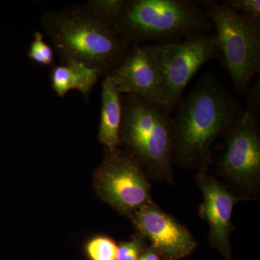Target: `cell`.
<instances>
[{"instance_id": "obj_1", "label": "cell", "mask_w": 260, "mask_h": 260, "mask_svg": "<svg viewBox=\"0 0 260 260\" xmlns=\"http://www.w3.org/2000/svg\"><path fill=\"white\" fill-rule=\"evenodd\" d=\"M242 109L215 75H205L172 117L173 162L184 169H208L214 141Z\"/></svg>"}, {"instance_id": "obj_2", "label": "cell", "mask_w": 260, "mask_h": 260, "mask_svg": "<svg viewBox=\"0 0 260 260\" xmlns=\"http://www.w3.org/2000/svg\"><path fill=\"white\" fill-rule=\"evenodd\" d=\"M41 22L61 64L82 63L104 78L131 48L85 5L49 10L42 15Z\"/></svg>"}, {"instance_id": "obj_3", "label": "cell", "mask_w": 260, "mask_h": 260, "mask_svg": "<svg viewBox=\"0 0 260 260\" xmlns=\"http://www.w3.org/2000/svg\"><path fill=\"white\" fill-rule=\"evenodd\" d=\"M205 2L191 0H125L112 30L128 45L177 42L209 32L213 24Z\"/></svg>"}, {"instance_id": "obj_4", "label": "cell", "mask_w": 260, "mask_h": 260, "mask_svg": "<svg viewBox=\"0 0 260 260\" xmlns=\"http://www.w3.org/2000/svg\"><path fill=\"white\" fill-rule=\"evenodd\" d=\"M119 145L134 157L148 177L173 183L174 134L172 117L158 103L121 94Z\"/></svg>"}, {"instance_id": "obj_5", "label": "cell", "mask_w": 260, "mask_h": 260, "mask_svg": "<svg viewBox=\"0 0 260 260\" xmlns=\"http://www.w3.org/2000/svg\"><path fill=\"white\" fill-rule=\"evenodd\" d=\"M260 83L248 93L247 105L225 130V149L217 172L246 200L254 199L260 189Z\"/></svg>"}, {"instance_id": "obj_6", "label": "cell", "mask_w": 260, "mask_h": 260, "mask_svg": "<svg viewBox=\"0 0 260 260\" xmlns=\"http://www.w3.org/2000/svg\"><path fill=\"white\" fill-rule=\"evenodd\" d=\"M204 9L216 29L223 61L239 95L248 94L251 80L260 70V23L241 15L230 6L205 2Z\"/></svg>"}, {"instance_id": "obj_7", "label": "cell", "mask_w": 260, "mask_h": 260, "mask_svg": "<svg viewBox=\"0 0 260 260\" xmlns=\"http://www.w3.org/2000/svg\"><path fill=\"white\" fill-rule=\"evenodd\" d=\"M161 83L162 106L172 114L192 77L208 61L220 59L215 34L148 45Z\"/></svg>"}, {"instance_id": "obj_8", "label": "cell", "mask_w": 260, "mask_h": 260, "mask_svg": "<svg viewBox=\"0 0 260 260\" xmlns=\"http://www.w3.org/2000/svg\"><path fill=\"white\" fill-rule=\"evenodd\" d=\"M95 184L103 199L130 217L152 200L144 169L134 157L119 148L107 152L95 174Z\"/></svg>"}, {"instance_id": "obj_9", "label": "cell", "mask_w": 260, "mask_h": 260, "mask_svg": "<svg viewBox=\"0 0 260 260\" xmlns=\"http://www.w3.org/2000/svg\"><path fill=\"white\" fill-rule=\"evenodd\" d=\"M138 232L165 260H179L196 249L197 242L189 231L172 215L151 200L131 216Z\"/></svg>"}, {"instance_id": "obj_10", "label": "cell", "mask_w": 260, "mask_h": 260, "mask_svg": "<svg viewBox=\"0 0 260 260\" xmlns=\"http://www.w3.org/2000/svg\"><path fill=\"white\" fill-rule=\"evenodd\" d=\"M195 180L203 194L199 212L209 225L210 244L230 258L233 210L238 202L246 200L234 194L226 185L210 175L208 169L198 171Z\"/></svg>"}, {"instance_id": "obj_11", "label": "cell", "mask_w": 260, "mask_h": 260, "mask_svg": "<svg viewBox=\"0 0 260 260\" xmlns=\"http://www.w3.org/2000/svg\"><path fill=\"white\" fill-rule=\"evenodd\" d=\"M107 77L121 94L136 95L162 106L160 75L148 45L130 48L123 60Z\"/></svg>"}, {"instance_id": "obj_12", "label": "cell", "mask_w": 260, "mask_h": 260, "mask_svg": "<svg viewBox=\"0 0 260 260\" xmlns=\"http://www.w3.org/2000/svg\"><path fill=\"white\" fill-rule=\"evenodd\" d=\"M121 114V93L112 80L105 77L102 83L99 138L107 152L114 151L119 147Z\"/></svg>"}, {"instance_id": "obj_13", "label": "cell", "mask_w": 260, "mask_h": 260, "mask_svg": "<svg viewBox=\"0 0 260 260\" xmlns=\"http://www.w3.org/2000/svg\"><path fill=\"white\" fill-rule=\"evenodd\" d=\"M99 77L96 70L82 63L56 65L51 70V88L59 97L63 98L70 90H75L88 100Z\"/></svg>"}, {"instance_id": "obj_14", "label": "cell", "mask_w": 260, "mask_h": 260, "mask_svg": "<svg viewBox=\"0 0 260 260\" xmlns=\"http://www.w3.org/2000/svg\"><path fill=\"white\" fill-rule=\"evenodd\" d=\"M125 0H90L85 5L99 20L113 29L119 20Z\"/></svg>"}, {"instance_id": "obj_15", "label": "cell", "mask_w": 260, "mask_h": 260, "mask_svg": "<svg viewBox=\"0 0 260 260\" xmlns=\"http://www.w3.org/2000/svg\"><path fill=\"white\" fill-rule=\"evenodd\" d=\"M118 246L107 236L93 238L86 246L87 254L91 260H116Z\"/></svg>"}, {"instance_id": "obj_16", "label": "cell", "mask_w": 260, "mask_h": 260, "mask_svg": "<svg viewBox=\"0 0 260 260\" xmlns=\"http://www.w3.org/2000/svg\"><path fill=\"white\" fill-rule=\"evenodd\" d=\"M30 60L44 66H52L54 63V52L53 48L44 41V34L36 31L34 39L30 43L28 51Z\"/></svg>"}, {"instance_id": "obj_17", "label": "cell", "mask_w": 260, "mask_h": 260, "mask_svg": "<svg viewBox=\"0 0 260 260\" xmlns=\"http://www.w3.org/2000/svg\"><path fill=\"white\" fill-rule=\"evenodd\" d=\"M145 240L144 236L138 232L129 242L121 243L118 246L116 260H138L145 250Z\"/></svg>"}, {"instance_id": "obj_18", "label": "cell", "mask_w": 260, "mask_h": 260, "mask_svg": "<svg viewBox=\"0 0 260 260\" xmlns=\"http://www.w3.org/2000/svg\"><path fill=\"white\" fill-rule=\"evenodd\" d=\"M223 2L241 15L260 23L259 0H224Z\"/></svg>"}, {"instance_id": "obj_19", "label": "cell", "mask_w": 260, "mask_h": 260, "mask_svg": "<svg viewBox=\"0 0 260 260\" xmlns=\"http://www.w3.org/2000/svg\"><path fill=\"white\" fill-rule=\"evenodd\" d=\"M162 258L155 249L152 247L146 248L138 260H162Z\"/></svg>"}]
</instances>
